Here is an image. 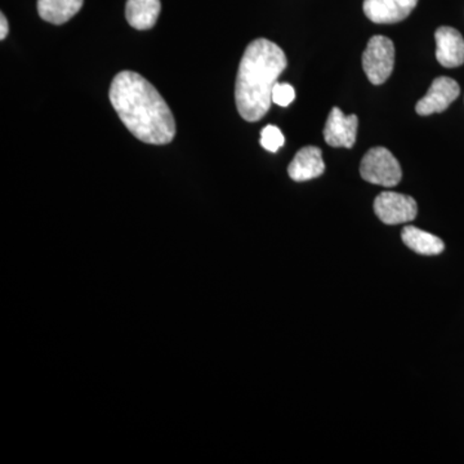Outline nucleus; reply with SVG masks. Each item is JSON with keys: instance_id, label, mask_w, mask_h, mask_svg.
I'll list each match as a JSON object with an SVG mask.
<instances>
[{"instance_id": "obj_15", "label": "nucleus", "mask_w": 464, "mask_h": 464, "mask_svg": "<svg viewBox=\"0 0 464 464\" xmlns=\"http://www.w3.org/2000/svg\"><path fill=\"white\" fill-rule=\"evenodd\" d=\"M295 99V91L288 83H276L273 90V103L286 108Z\"/></svg>"}, {"instance_id": "obj_8", "label": "nucleus", "mask_w": 464, "mask_h": 464, "mask_svg": "<svg viewBox=\"0 0 464 464\" xmlns=\"http://www.w3.org/2000/svg\"><path fill=\"white\" fill-rule=\"evenodd\" d=\"M418 0H364L365 16L374 24H396L417 7Z\"/></svg>"}, {"instance_id": "obj_2", "label": "nucleus", "mask_w": 464, "mask_h": 464, "mask_svg": "<svg viewBox=\"0 0 464 464\" xmlns=\"http://www.w3.org/2000/svg\"><path fill=\"white\" fill-rule=\"evenodd\" d=\"M288 61L279 45L267 39L250 43L241 58L235 87L237 111L244 121H258L271 108L274 85Z\"/></svg>"}, {"instance_id": "obj_9", "label": "nucleus", "mask_w": 464, "mask_h": 464, "mask_svg": "<svg viewBox=\"0 0 464 464\" xmlns=\"http://www.w3.org/2000/svg\"><path fill=\"white\" fill-rule=\"evenodd\" d=\"M436 58L440 65L453 69L464 63V39L462 34L450 26L436 30Z\"/></svg>"}, {"instance_id": "obj_16", "label": "nucleus", "mask_w": 464, "mask_h": 464, "mask_svg": "<svg viewBox=\"0 0 464 464\" xmlns=\"http://www.w3.org/2000/svg\"><path fill=\"white\" fill-rule=\"evenodd\" d=\"M8 34V21L5 14H0V39L5 41Z\"/></svg>"}, {"instance_id": "obj_11", "label": "nucleus", "mask_w": 464, "mask_h": 464, "mask_svg": "<svg viewBox=\"0 0 464 464\" xmlns=\"http://www.w3.org/2000/svg\"><path fill=\"white\" fill-rule=\"evenodd\" d=\"M160 11V0H128L125 17L134 29L149 30L157 24Z\"/></svg>"}, {"instance_id": "obj_13", "label": "nucleus", "mask_w": 464, "mask_h": 464, "mask_svg": "<svg viewBox=\"0 0 464 464\" xmlns=\"http://www.w3.org/2000/svg\"><path fill=\"white\" fill-rule=\"evenodd\" d=\"M401 239L409 249L418 255L438 256L445 248L444 241L440 237L414 226H406L402 228Z\"/></svg>"}, {"instance_id": "obj_14", "label": "nucleus", "mask_w": 464, "mask_h": 464, "mask_svg": "<svg viewBox=\"0 0 464 464\" xmlns=\"http://www.w3.org/2000/svg\"><path fill=\"white\" fill-rule=\"evenodd\" d=\"M262 148L270 152H276L285 143V137L276 125H266L261 132Z\"/></svg>"}, {"instance_id": "obj_12", "label": "nucleus", "mask_w": 464, "mask_h": 464, "mask_svg": "<svg viewBox=\"0 0 464 464\" xmlns=\"http://www.w3.org/2000/svg\"><path fill=\"white\" fill-rule=\"evenodd\" d=\"M83 0H38L39 16L53 25H63L81 11Z\"/></svg>"}, {"instance_id": "obj_10", "label": "nucleus", "mask_w": 464, "mask_h": 464, "mask_svg": "<svg viewBox=\"0 0 464 464\" xmlns=\"http://www.w3.org/2000/svg\"><path fill=\"white\" fill-rule=\"evenodd\" d=\"M325 172L322 150L316 146H304L299 150L289 164L290 179L295 182L310 181Z\"/></svg>"}, {"instance_id": "obj_1", "label": "nucleus", "mask_w": 464, "mask_h": 464, "mask_svg": "<svg viewBox=\"0 0 464 464\" xmlns=\"http://www.w3.org/2000/svg\"><path fill=\"white\" fill-rule=\"evenodd\" d=\"M110 101L127 130L140 141L167 145L176 136V121L169 106L148 79L134 72L115 75Z\"/></svg>"}, {"instance_id": "obj_3", "label": "nucleus", "mask_w": 464, "mask_h": 464, "mask_svg": "<svg viewBox=\"0 0 464 464\" xmlns=\"http://www.w3.org/2000/svg\"><path fill=\"white\" fill-rule=\"evenodd\" d=\"M360 174L366 182L393 188L401 181L402 172L398 159L386 148L369 150L360 164Z\"/></svg>"}, {"instance_id": "obj_6", "label": "nucleus", "mask_w": 464, "mask_h": 464, "mask_svg": "<svg viewBox=\"0 0 464 464\" xmlns=\"http://www.w3.org/2000/svg\"><path fill=\"white\" fill-rule=\"evenodd\" d=\"M460 88L454 79L440 76L432 82L431 88L415 106L417 114L427 116L445 111L459 96Z\"/></svg>"}, {"instance_id": "obj_7", "label": "nucleus", "mask_w": 464, "mask_h": 464, "mask_svg": "<svg viewBox=\"0 0 464 464\" xmlns=\"http://www.w3.org/2000/svg\"><path fill=\"white\" fill-rule=\"evenodd\" d=\"M357 127V115H344L341 109L333 108L324 128V140L332 148L351 149L356 142Z\"/></svg>"}, {"instance_id": "obj_5", "label": "nucleus", "mask_w": 464, "mask_h": 464, "mask_svg": "<svg viewBox=\"0 0 464 464\" xmlns=\"http://www.w3.org/2000/svg\"><path fill=\"white\" fill-rule=\"evenodd\" d=\"M374 212L386 225H400L413 221L418 213L415 200L399 192L384 191L375 198Z\"/></svg>"}, {"instance_id": "obj_4", "label": "nucleus", "mask_w": 464, "mask_h": 464, "mask_svg": "<svg viewBox=\"0 0 464 464\" xmlns=\"http://www.w3.org/2000/svg\"><path fill=\"white\" fill-rule=\"evenodd\" d=\"M393 66H395L393 42L387 36H373L362 53V69L369 82L374 85L383 84L392 74Z\"/></svg>"}]
</instances>
